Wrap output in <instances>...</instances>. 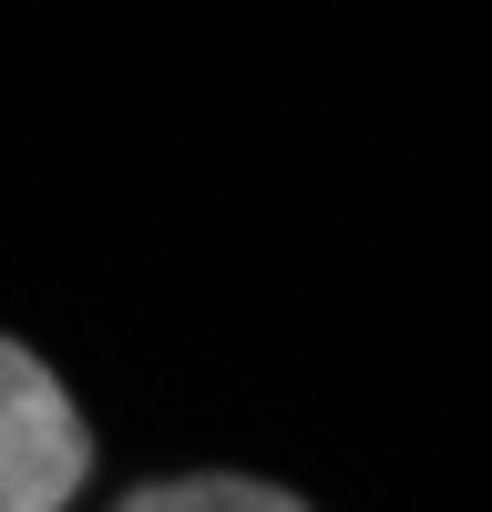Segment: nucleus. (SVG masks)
Masks as SVG:
<instances>
[{"instance_id": "1", "label": "nucleus", "mask_w": 492, "mask_h": 512, "mask_svg": "<svg viewBox=\"0 0 492 512\" xmlns=\"http://www.w3.org/2000/svg\"><path fill=\"white\" fill-rule=\"evenodd\" d=\"M93 482V420L62 390V369L0 338V512H72Z\"/></svg>"}, {"instance_id": "2", "label": "nucleus", "mask_w": 492, "mask_h": 512, "mask_svg": "<svg viewBox=\"0 0 492 512\" xmlns=\"http://www.w3.org/2000/svg\"><path fill=\"white\" fill-rule=\"evenodd\" d=\"M113 512H318L287 482H257V472H175V482H134Z\"/></svg>"}]
</instances>
